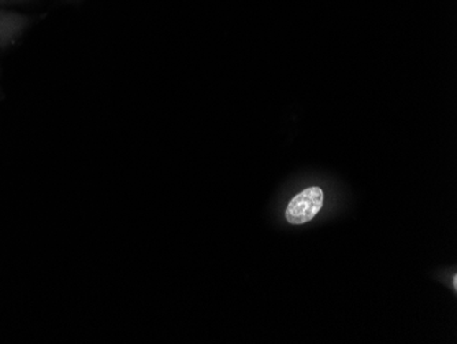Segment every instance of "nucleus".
Wrapping results in <instances>:
<instances>
[{
	"label": "nucleus",
	"mask_w": 457,
	"mask_h": 344,
	"mask_svg": "<svg viewBox=\"0 0 457 344\" xmlns=\"http://www.w3.org/2000/svg\"><path fill=\"white\" fill-rule=\"evenodd\" d=\"M30 22L32 20L28 15L0 9V48L14 45Z\"/></svg>",
	"instance_id": "obj_2"
},
{
	"label": "nucleus",
	"mask_w": 457,
	"mask_h": 344,
	"mask_svg": "<svg viewBox=\"0 0 457 344\" xmlns=\"http://www.w3.org/2000/svg\"><path fill=\"white\" fill-rule=\"evenodd\" d=\"M323 199L325 195L320 187H310L290 200L285 210V218L292 225L305 224L320 212Z\"/></svg>",
	"instance_id": "obj_1"
},
{
	"label": "nucleus",
	"mask_w": 457,
	"mask_h": 344,
	"mask_svg": "<svg viewBox=\"0 0 457 344\" xmlns=\"http://www.w3.org/2000/svg\"><path fill=\"white\" fill-rule=\"evenodd\" d=\"M0 2H2V4H7V2H12V0H0Z\"/></svg>",
	"instance_id": "obj_3"
}]
</instances>
